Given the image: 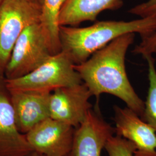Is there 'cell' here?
Wrapping results in <instances>:
<instances>
[{
  "mask_svg": "<svg viewBox=\"0 0 156 156\" xmlns=\"http://www.w3.org/2000/svg\"><path fill=\"white\" fill-rule=\"evenodd\" d=\"M135 36L134 33L123 35L95 52L86 61L74 64V68L97 101L102 94L114 95L141 117L145 102L132 86L126 68V56Z\"/></svg>",
  "mask_w": 156,
  "mask_h": 156,
  "instance_id": "1",
  "label": "cell"
},
{
  "mask_svg": "<svg viewBox=\"0 0 156 156\" xmlns=\"http://www.w3.org/2000/svg\"><path fill=\"white\" fill-rule=\"evenodd\" d=\"M156 31V15L131 21H99L86 27L61 26L59 37L62 51L79 64L123 35L138 33L143 38Z\"/></svg>",
  "mask_w": 156,
  "mask_h": 156,
  "instance_id": "2",
  "label": "cell"
},
{
  "mask_svg": "<svg viewBox=\"0 0 156 156\" xmlns=\"http://www.w3.org/2000/svg\"><path fill=\"white\" fill-rule=\"evenodd\" d=\"M80 75L69 56L61 51L50 56L40 66L20 78L5 80L8 91L31 90L51 92L82 83Z\"/></svg>",
  "mask_w": 156,
  "mask_h": 156,
  "instance_id": "3",
  "label": "cell"
},
{
  "mask_svg": "<svg viewBox=\"0 0 156 156\" xmlns=\"http://www.w3.org/2000/svg\"><path fill=\"white\" fill-rule=\"evenodd\" d=\"M51 55L41 23H34L25 28L17 40L4 71L5 79H14L28 74Z\"/></svg>",
  "mask_w": 156,
  "mask_h": 156,
  "instance_id": "4",
  "label": "cell"
},
{
  "mask_svg": "<svg viewBox=\"0 0 156 156\" xmlns=\"http://www.w3.org/2000/svg\"><path fill=\"white\" fill-rule=\"evenodd\" d=\"M42 8L26 0H5L0 6V72L24 30L40 22Z\"/></svg>",
  "mask_w": 156,
  "mask_h": 156,
  "instance_id": "5",
  "label": "cell"
},
{
  "mask_svg": "<svg viewBox=\"0 0 156 156\" xmlns=\"http://www.w3.org/2000/svg\"><path fill=\"white\" fill-rule=\"evenodd\" d=\"M91 97L83 82L53 90L49 98L50 117L77 128L93 108Z\"/></svg>",
  "mask_w": 156,
  "mask_h": 156,
  "instance_id": "6",
  "label": "cell"
},
{
  "mask_svg": "<svg viewBox=\"0 0 156 156\" xmlns=\"http://www.w3.org/2000/svg\"><path fill=\"white\" fill-rule=\"evenodd\" d=\"M75 128L49 117L25 134L34 151L45 156H68Z\"/></svg>",
  "mask_w": 156,
  "mask_h": 156,
  "instance_id": "7",
  "label": "cell"
},
{
  "mask_svg": "<svg viewBox=\"0 0 156 156\" xmlns=\"http://www.w3.org/2000/svg\"><path fill=\"white\" fill-rule=\"evenodd\" d=\"M116 135L131 142L135 147L134 156H156V131L127 106L113 107Z\"/></svg>",
  "mask_w": 156,
  "mask_h": 156,
  "instance_id": "8",
  "label": "cell"
},
{
  "mask_svg": "<svg viewBox=\"0 0 156 156\" xmlns=\"http://www.w3.org/2000/svg\"><path fill=\"white\" fill-rule=\"evenodd\" d=\"M97 106L89 112L82 124L75 128L73 148L68 156H101L115 128L103 119Z\"/></svg>",
  "mask_w": 156,
  "mask_h": 156,
  "instance_id": "9",
  "label": "cell"
},
{
  "mask_svg": "<svg viewBox=\"0 0 156 156\" xmlns=\"http://www.w3.org/2000/svg\"><path fill=\"white\" fill-rule=\"evenodd\" d=\"M14 109L17 127L26 134L37 124L50 117L51 92L31 90L8 91Z\"/></svg>",
  "mask_w": 156,
  "mask_h": 156,
  "instance_id": "10",
  "label": "cell"
},
{
  "mask_svg": "<svg viewBox=\"0 0 156 156\" xmlns=\"http://www.w3.org/2000/svg\"><path fill=\"white\" fill-rule=\"evenodd\" d=\"M33 152L17 127L10 96L0 90V156H28Z\"/></svg>",
  "mask_w": 156,
  "mask_h": 156,
  "instance_id": "11",
  "label": "cell"
},
{
  "mask_svg": "<svg viewBox=\"0 0 156 156\" xmlns=\"http://www.w3.org/2000/svg\"><path fill=\"white\" fill-rule=\"evenodd\" d=\"M123 0H66L59 15L60 26H78L85 22H95L101 12L122 7Z\"/></svg>",
  "mask_w": 156,
  "mask_h": 156,
  "instance_id": "12",
  "label": "cell"
},
{
  "mask_svg": "<svg viewBox=\"0 0 156 156\" xmlns=\"http://www.w3.org/2000/svg\"><path fill=\"white\" fill-rule=\"evenodd\" d=\"M66 0H44L40 23L52 55L62 51L59 37V15Z\"/></svg>",
  "mask_w": 156,
  "mask_h": 156,
  "instance_id": "13",
  "label": "cell"
},
{
  "mask_svg": "<svg viewBox=\"0 0 156 156\" xmlns=\"http://www.w3.org/2000/svg\"><path fill=\"white\" fill-rule=\"evenodd\" d=\"M148 65L149 89L145 102V109L141 119L156 131V69L152 55L143 56Z\"/></svg>",
  "mask_w": 156,
  "mask_h": 156,
  "instance_id": "14",
  "label": "cell"
},
{
  "mask_svg": "<svg viewBox=\"0 0 156 156\" xmlns=\"http://www.w3.org/2000/svg\"><path fill=\"white\" fill-rule=\"evenodd\" d=\"M104 149L109 156H134L135 151L131 142L116 135L108 139Z\"/></svg>",
  "mask_w": 156,
  "mask_h": 156,
  "instance_id": "15",
  "label": "cell"
},
{
  "mask_svg": "<svg viewBox=\"0 0 156 156\" xmlns=\"http://www.w3.org/2000/svg\"><path fill=\"white\" fill-rule=\"evenodd\" d=\"M141 38V42L136 45L132 52L135 55H140L142 57L156 54V31Z\"/></svg>",
  "mask_w": 156,
  "mask_h": 156,
  "instance_id": "16",
  "label": "cell"
},
{
  "mask_svg": "<svg viewBox=\"0 0 156 156\" xmlns=\"http://www.w3.org/2000/svg\"><path fill=\"white\" fill-rule=\"evenodd\" d=\"M128 12L140 17L156 15V0H147L133 7Z\"/></svg>",
  "mask_w": 156,
  "mask_h": 156,
  "instance_id": "17",
  "label": "cell"
},
{
  "mask_svg": "<svg viewBox=\"0 0 156 156\" xmlns=\"http://www.w3.org/2000/svg\"><path fill=\"white\" fill-rule=\"evenodd\" d=\"M26 1L31 4H33L35 5L38 6L42 8L44 0H26Z\"/></svg>",
  "mask_w": 156,
  "mask_h": 156,
  "instance_id": "18",
  "label": "cell"
},
{
  "mask_svg": "<svg viewBox=\"0 0 156 156\" xmlns=\"http://www.w3.org/2000/svg\"><path fill=\"white\" fill-rule=\"evenodd\" d=\"M28 156H44V155H42V154H39L38 153H37V152H35V151H34L33 153H31V154H30V155H28Z\"/></svg>",
  "mask_w": 156,
  "mask_h": 156,
  "instance_id": "19",
  "label": "cell"
},
{
  "mask_svg": "<svg viewBox=\"0 0 156 156\" xmlns=\"http://www.w3.org/2000/svg\"><path fill=\"white\" fill-rule=\"evenodd\" d=\"M5 0H0V6L2 5V4L5 1Z\"/></svg>",
  "mask_w": 156,
  "mask_h": 156,
  "instance_id": "20",
  "label": "cell"
}]
</instances>
